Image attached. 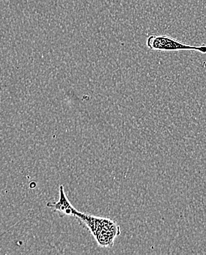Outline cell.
<instances>
[{
  "label": "cell",
  "mask_w": 206,
  "mask_h": 255,
  "mask_svg": "<svg viewBox=\"0 0 206 255\" xmlns=\"http://www.w3.org/2000/svg\"><path fill=\"white\" fill-rule=\"evenodd\" d=\"M76 217L84 222L100 247L111 248L121 234V227L111 219L97 217L78 211Z\"/></svg>",
  "instance_id": "obj_1"
},
{
  "label": "cell",
  "mask_w": 206,
  "mask_h": 255,
  "mask_svg": "<svg viewBox=\"0 0 206 255\" xmlns=\"http://www.w3.org/2000/svg\"><path fill=\"white\" fill-rule=\"evenodd\" d=\"M146 46L150 50L162 52L195 51L201 54H206V44L199 46L191 45L166 35H150L146 41Z\"/></svg>",
  "instance_id": "obj_2"
},
{
  "label": "cell",
  "mask_w": 206,
  "mask_h": 255,
  "mask_svg": "<svg viewBox=\"0 0 206 255\" xmlns=\"http://www.w3.org/2000/svg\"><path fill=\"white\" fill-rule=\"evenodd\" d=\"M48 208L61 212L63 214L66 216H76L78 210L75 209L74 207L71 205L70 201L68 199L66 193H65L64 186L61 185L59 188V199L58 202H48L47 204Z\"/></svg>",
  "instance_id": "obj_3"
}]
</instances>
